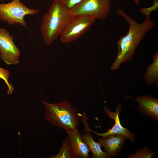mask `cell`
<instances>
[{"label":"cell","mask_w":158,"mask_h":158,"mask_svg":"<svg viewBox=\"0 0 158 158\" xmlns=\"http://www.w3.org/2000/svg\"><path fill=\"white\" fill-rule=\"evenodd\" d=\"M117 14L124 18L129 24V28L124 35L120 37L117 42L118 53L111 66L113 71L118 69L123 63L131 61L137 47L146 34L155 25L150 15L146 16L142 23H139L122 9H117Z\"/></svg>","instance_id":"6da1fadb"},{"label":"cell","mask_w":158,"mask_h":158,"mask_svg":"<svg viewBox=\"0 0 158 158\" xmlns=\"http://www.w3.org/2000/svg\"><path fill=\"white\" fill-rule=\"evenodd\" d=\"M71 16L69 11L58 0H53L43 15L40 28L43 39L49 45L59 37Z\"/></svg>","instance_id":"7a4b0ae2"},{"label":"cell","mask_w":158,"mask_h":158,"mask_svg":"<svg viewBox=\"0 0 158 158\" xmlns=\"http://www.w3.org/2000/svg\"><path fill=\"white\" fill-rule=\"evenodd\" d=\"M42 103L46 107L44 119L51 124L66 131L77 128L80 122L79 110L73 108L68 100L54 104L43 101Z\"/></svg>","instance_id":"3957f363"},{"label":"cell","mask_w":158,"mask_h":158,"mask_svg":"<svg viewBox=\"0 0 158 158\" xmlns=\"http://www.w3.org/2000/svg\"><path fill=\"white\" fill-rule=\"evenodd\" d=\"M39 13L38 10L29 8L20 0H12L9 3H0V20L11 25L19 24L27 28L25 16L34 15Z\"/></svg>","instance_id":"277c9868"},{"label":"cell","mask_w":158,"mask_h":158,"mask_svg":"<svg viewBox=\"0 0 158 158\" xmlns=\"http://www.w3.org/2000/svg\"><path fill=\"white\" fill-rule=\"evenodd\" d=\"M96 20L89 16H71L59 36L60 41L68 43L80 38L90 30Z\"/></svg>","instance_id":"5b68a950"},{"label":"cell","mask_w":158,"mask_h":158,"mask_svg":"<svg viewBox=\"0 0 158 158\" xmlns=\"http://www.w3.org/2000/svg\"><path fill=\"white\" fill-rule=\"evenodd\" d=\"M111 0H83L69 11L70 16L82 15L104 20L109 14Z\"/></svg>","instance_id":"8992f818"},{"label":"cell","mask_w":158,"mask_h":158,"mask_svg":"<svg viewBox=\"0 0 158 158\" xmlns=\"http://www.w3.org/2000/svg\"><path fill=\"white\" fill-rule=\"evenodd\" d=\"M13 39L8 31L0 28V58L8 65L19 62L21 52L15 45Z\"/></svg>","instance_id":"52a82bcc"},{"label":"cell","mask_w":158,"mask_h":158,"mask_svg":"<svg viewBox=\"0 0 158 158\" xmlns=\"http://www.w3.org/2000/svg\"><path fill=\"white\" fill-rule=\"evenodd\" d=\"M122 108V105L118 104L117 105L115 111L113 112L110 111L107 106L104 107L105 115L109 116L110 119H113L115 123L112 127L106 132L100 133L94 131V132L97 135V136L103 137L112 134H118L124 136L131 143H133L136 141L135 134L123 127L120 123L119 114Z\"/></svg>","instance_id":"ba28073f"},{"label":"cell","mask_w":158,"mask_h":158,"mask_svg":"<svg viewBox=\"0 0 158 158\" xmlns=\"http://www.w3.org/2000/svg\"><path fill=\"white\" fill-rule=\"evenodd\" d=\"M71 145L72 158H88L90 150L77 128L66 131Z\"/></svg>","instance_id":"9c48e42d"},{"label":"cell","mask_w":158,"mask_h":158,"mask_svg":"<svg viewBox=\"0 0 158 158\" xmlns=\"http://www.w3.org/2000/svg\"><path fill=\"white\" fill-rule=\"evenodd\" d=\"M126 138L118 134H112L102 137L99 140L101 146L109 158L115 157L121 151Z\"/></svg>","instance_id":"30bf717a"},{"label":"cell","mask_w":158,"mask_h":158,"mask_svg":"<svg viewBox=\"0 0 158 158\" xmlns=\"http://www.w3.org/2000/svg\"><path fill=\"white\" fill-rule=\"evenodd\" d=\"M138 111L146 116L149 117L154 122L158 121V99L150 95L136 97Z\"/></svg>","instance_id":"8fae6325"},{"label":"cell","mask_w":158,"mask_h":158,"mask_svg":"<svg viewBox=\"0 0 158 158\" xmlns=\"http://www.w3.org/2000/svg\"><path fill=\"white\" fill-rule=\"evenodd\" d=\"M153 62L149 65L146 70L144 78L149 85L156 84L158 86V51L157 50L152 57Z\"/></svg>","instance_id":"7c38bea8"},{"label":"cell","mask_w":158,"mask_h":158,"mask_svg":"<svg viewBox=\"0 0 158 158\" xmlns=\"http://www.w3.org/2000/svg\"><path fill=\"white\" fill-rule=\"evenodd\" d=\"M82 136L90 152L92 154V158H109L105 153L102 150L99 143L94 140L90 131H87L85 133L82 135Z\"/></svg>","instance_id":"4fadbf2b"},{"label":"cell","mask_w":158,"mask_h":158,"mask_svg":"<svg viewBox=\"0 0 158 158\" xmlns=\"http://www.w3.org/2000/svg\"><path fill=\"white\" fill-rule=\"evenodd\" d=\"M49 158H72L70 141L68 137L62 143L61 145L58 153L56 155L51 156Z\"/></svg>","instance_id":"5bb4252c"},{"label":"cell","mask_w":158,"mask_h":158,"mask_svg":"<svg viewBox=\"0 0 158 158\" xmlns=\"http://www.w3.org/2000/svg\"><path fill=\"white\" fill-rule=\"evenodd\" d=\"M154 152L148 147H144L138 150L135 153L129 155L127 158H152Z\"/></svg>","instance_id":"9a60e30c"},{"label":"cell","mask_w":158,"mask_h":158,"mask_svg":"<svg viewBox=\"0 0 158 158\" xmlns=\"http://www.w3.org/2000/svg\"><path fill=\"white\" fill-rule=\"evenodd\" d=\"M9 71L7 70L0 67V78L4 80L8 87L7 93L10 95L14 90V87L12 84L9 83L8 79L9 77Z\"/></svg>","instance_id":"2e32d148"},{"label":"cell","mask_w":158,"mask_h":158,"mask_svg":"<svg viewBox=\"0 0 158 158\" xmlns=\"http://www.w3.org/2000/svg\"><path fill=\"white\" fill-rule=\"evenodd\" d=\"M69 11L73 7L77 5L83 0H58Z\"/></svg>","instance_id":"e0dca14e"},{"label":"cell","mask_w":158,"mask_h":158,"mask_svg":"<svg viewBox=\"0 0 158 158\" xmlns=\"http://www.w3.org/2000/svg\"><path fill=\"white\" fill-rule=\"evenodd\" d=\"M158 8V0H154V1L153 5L149 8H144L138 9V10L141 14L147 16L150 15L151 12L154 11H156Z\"/></svg>","instance_id":"ac0fdd59"},{"label":"cell","mask_w":158,"mask_h":158,"mask_svg":"<svg viewBox=\"0 0 158 158\" xmlns=\"http://www.w3.org/2000/svg\"><path fill=\"white\" fill-rule=\"evenodd\" d=\"M135 4L137 5L139 4L140 0H133Z\"/></svg>","instance_id":"d6986e66"},{"label":"cell","mask_w":158,"mask_h":158,"mask_svg":"<svg viewBox=\"0 0 158 158\" xmlns=\"http://www.w3.org/2000/svg\"><path fill=\"white\" fill-rule=\"evenodd\" d=\"M3 0H0V1H2Z\"/></svg>","instance_id":"ffe728a7"}]
</instances>
